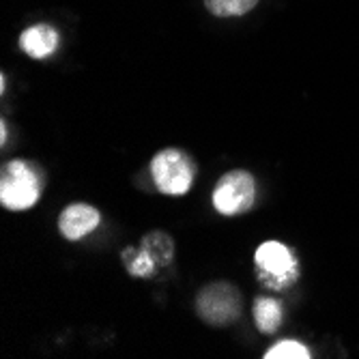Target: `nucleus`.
<instances>
[{"label": "nucleus", "mask_w": 359, "mask_h": 359, "mask_svg": "<svg viewBox=\"0 0 359 359\" xmlns=\"http://www.w3.org/2000/svg\"><path fill=\"white\" fill-rule=\"evenodd\" d=\"M252 314H254L256 330L267 336L276 334L284 323V308L273 297H256L252 306Z\"/></svg>", "instance_id": "nucleus-8"}, {"label": "nucleus", "mask_w": 359, "mask_h": 359, "mask_svg": "<svg viewBox=\"0 0 359 359\" xmlns=\"http://www.w3.org/2000/svg\"><path fill=\"white\" fill-rule=\"evenodd\" d=\"M0 142H7V123L3 121V123H0Z\"/></svg>", "instance_id": "nucleus-13"}, {"label": "nucleus", "mask_w": 359, "mask_h": 359, "mask_svg": "<svg viewBox=\"0 0 359 359\" xmlns=\"http://www.w3.org/2000/svg\"><path fill=\"white\" fill-rule=\"evenodd\" d=\"M102 224V213L88 203H72L58 215V233L67 241H82Z\"/></svg>", "instance_id": "nucleus-6"}, {"label": "nucleus", "mask_w": 359, "mask_h": 359, "mask_svg": "<svg viewBox=\"0 0 359 359\" xmlns=\"http://www.w3.org/2000/svg\"><path fill=\"white\" fill-rule=\"evenodd\" d=\"M123 265L127 269L129 276H134V278H153L159 267L155 260L149 256V252L140 245V248H125L123 254Z\"/></svg>", "instance_id": "nucleus-10"}, {"label": "nucleus", "mask_w": 359, "mask_h": 359, "mask_svg": "<svg viewBox=\"0 0 359 359\" xmlns=\"http://www.w3.org/2000/svg\"><path fill=\"white\" fill-rule=\"evenodd\" d=\"M46 189V172L30 159H11L0 175V205L9 211L32 209Z\"/></svg>", "instance_id": "nucleus-1"}, {"label": "nucleus", "mask_w": 359, "mask_h": 359, "mask_svg": "<svg viewBox=\"0 0 359 359\" xmlns=\"http://www.w3.org/2000/svg\"><path fill=\"white\" fill-rule=\"evenodd\" d=\"M151 177L157 187L164 196H185L196 179V161L181 149L177 147H166L153 155L151 159Z\"/></svg>", "instance_id": "nucleus-3"}, {"label": "nucleus", "mask_w": 359, "mask_h": 359, "mask_svg": "<svg viewBox=\"0 0 359 359\" xmlns=\"http://www.w3.org/2000/svg\"><path fill=\"white\" fill-rule=\"evenodd\" d=\"M254 273L265 288L286 290L299 280V260L282 241H265L254 252Z\"/></svg>", "instance_id": "nucleus-2"}, {"label": "nucleus", "mask_w": 359, "mask_h": 359, "mask_svg": "<svg viewBox=\"0 0 359 359\" xmlns=\"http://www.w3.org/2000/svg\"><path fill=\"white\" fill-rule=\"evenodd\" d=\"M258 3L260 0H205V7L217 18H237L250 13Z\"/></svg>", "instance_id": "nucleus-11"}, {"label": "nucleus", "mask_w": 359, "mask_h": 359, "mask_svg": "<svg viewBox=\"0 0 359 359\" xmlns=\"http://www.w3.org/2000/svg\"><path fill=\"white\" fill-rule=\"evenodd\" d=\"M265 359H310V348L297 340H282L265 351Z\"/></svg>", "instance_id": "nucleus-12"}, {"label": "nucleus", "mask_w": 359, "mask_h": 359, "mask_svg": "<svg viewBox=\"0 0 359 359\" xmlns=\"http://www.w3.org/2000/svg\"><path fill=\"white\" fill-rule=\"evenodd\" d=\"M196 312L213 327L231 325L241 314V292L228 282L207 284L196 295Z\"/></svg>", "instance_id": "nucleus-5"}, {"label": "nucleus", "mask_w": 359, "mask_h": 359, "mask_svg": "<svg viewBox=\"0 0 359 359\" xmlns=\"http://www.w3.org/2000/svg\"><path fill=\"white\" fill-rule=\"evenodd\" d=\"M258 198V183L252 172L237 168L222 175L213 187V209L224 217H237L248 213Z\"/></svg>", "instance_id": "nucleus-4"}, {"label": "nucleus", "mask_w": 359, "mask_h": 359, "mask_svg": "<svg viewBox=\"0 0 359 359\" xmlns=\"http://www.w3.org/2000/svg\"><path fill=\"white\" fill-rule=\"evenodd\" d=\"M58 43H60V37L50 24L28 26L20 35L22 52L30 58H35V60H43V58L52 56L56 52Z\"/></svg>", "instance_id": "nucleus-7"}, {"label": "nucleus", "mask_w": 359, "mask_h": 359, "mask_svg": "<svg viewBox=\"0 0 359 359\" xmlns=\"http://www.w3.org/2000/svg\"><path fill=\"white\" fill-rule=\"evenodd\" d=\"M140 245L149 252V256L157 263L159 269H164L172 263L175 258V241L168 233H161V231H155V233H147L140 241Z\"/></svg>", "instance_id": "nucleus-9"}]
</instances>
